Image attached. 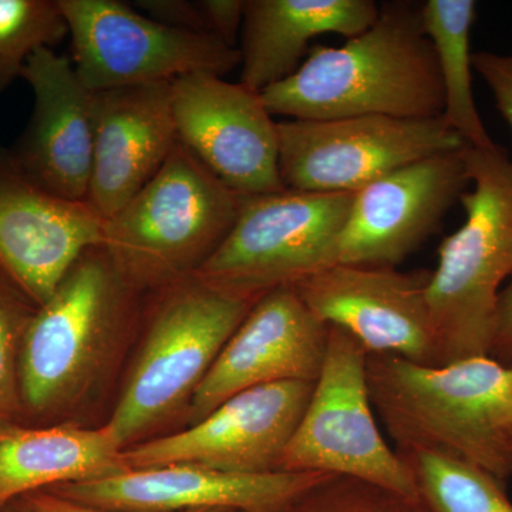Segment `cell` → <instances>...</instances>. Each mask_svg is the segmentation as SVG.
<instances>
[{"mask_svg":"<svg viewBox=\"0 0 512 512\" xmlns=\"http://www.w3.org/2000/svg\"><path fill=\"white\" fill-rule=\"evenodd\" d=\"M262 99L272 116L293 120L439 119L443 86L421 3H383L366 32L339 47H313L298 70Z\"/></svg>","mask_w":512,"mask_h":512,"instance_id":"6da1fadb","label":"cell"},{"mask_svg":"<svg viewBox=\"0 0 512 512\" xmlns=\"http://www.w3.org/2000/svg\"><path fill=\"white\" fill-rule=\"evenodd\" d=\"M373 409L397 443L461 458L505 483L512 477V372L490 356L426 366L367 355Z\"/></svg>","mask_w":512,"mask_h":512,"instance_id":"7a4b0ae2","label":"cell"},{"mask_svg":"<svg viewBox=\"0 0 512 512\" xmlns=\"http://www.w3.org/2000/svg\"><path fill=\"white\" fill-rule=\"evenodd\" d=\"M466 220L443 239L427 299L437 366L490 356L501 285L512 276V161L505 148H464Z\"/></svg>","mask_w":512,"mask_h":512,"instance_id":"3957f363","label":"cell"},{"mask_svg":"<svg viewBox=\"0 0 512 512\" xmlns=\"http://www.w3.org/2000/svg\"><path fill=\"white\" fill-rule=\"evenodd\" d=\"M241 200L178 141L156 177L104 222L103 247L131 284L163 288L217 251Z\"/></svg>","mask_w":512,"mask_h":512,"instance_id":"277c9868","label":"cell"},{"mask_svg":"<svg viewBox=\"0 0 512 512\" xmlns=\"http://www.w3.org/2000/svg\"><path fill=\"white\" fill-rule=\"evenodd\" d=\"M137 289L103 245L80 256L23 332L19 424L47 426L76 399L100 349L127 322Z\"/></svg>","mask_w":512,"mask_h":512,"instance_id":"5b68a950","label":"cell"},{"mask_svg":"<svg viewBox=\"0 0 512 512\" xmlns=\"http://www.w3.org/2000/svg\"><path fill=\"white\" fill-rule=\"evenodd\" d=\"M158 291L143 349L106 423L124 450L192 397L259 299L195 275Z\"/></svg>","mask_w":512,"mask_h":512,"instance_id":"8992f818","label":"cell"},{"mask_svg":"<svg viewBox=\"0 0 512 512\" xmlns=\"http://www.w3.org/2000/svg\"><path fill=\"white\" fill-rule=\"evenodd\" d=\"M353 195L284 190L242 197L227 238L194 275L261 298L335 265Z\"/></svg>","mask_w":512,"mask_h":512,"instance_id":"52a82bcc","label":"cell"},{"mask_svg":"<svg viewBox=\"0 0 512 512\" xmlns=\"http://www.w3.org/2000/svg\"><path fill=\"white\" fill-rule=\"evenodd\" d=\"M367 355L345 329L329 326L322 370L279 471L359 478L420 498L409 468L377 427Z\"/></svg>","mask_w":512,"mask_h":512,"instance_id":"ba28073f","label":"cell"},{"mask_svg":"<svg viewBox=\"0 0 512 512\" xmlns=\"http://www.w3.org/2000/svg\"><path fill=\"white\" fill-rule=\"evenodd\" d=\"M77 76L94 93L173 83L190 74L225 77L241 53L215 37L171 28L120 0H59Z\"/></svg>","mask_w":512,"mask_h":512,"instance_id":"9c48e42d","label":"cell"},{"mask_svg":"<svg viewBox=\"0 0 512 512\" xmlns=\"http://www.w3.org/2000/svg\"><path fill=\"white\" fill-rule=\"evenodd\" d=\"M286 190L355 192L384 175L467 146L443 119L387 116L278 121Z\"/></svg>","mask_w":512,"mask_h":512,"instance_id":"30bf717a","label":"cell"},{"mask_svg":"<svg viewBox=\"0 0 512 512\" xmlns=\"http://www.w3.org/2000/svg\"><path fill=\"white\" fill-rule=\"evenodd\" d=\"M312 382H279L229 397L194 426L124 450L131 470L187 464L238 474L279 471L313 392Z\"/></svg>","mask_w":512,"mask_h":512,"instance_id":"8fae6325","label":"cell"},{"mask_svg":"<svg viewBox=\"0 0 512 512\" xmlns=\"http://www.w3.org/2000/svg\"><path fill=\"white\" fill-rule=\"evenodd\" d=\"M178 141L232 191H284L279 173L278 121L262 94L215 74L171 83Z\"/></svg>","mask_w":512,"mask_h":512,"instance_id":"7c38bea8","label":"cell"},{"mask_svg":"<svg viewBox=\"0 0 512 512\" xmlns=\"http://www.w3.org/2000/svg\"><path fill=\"white\" fill-rule=\"evenodd\" d=\"M429 279L427 271L335 264L292 288L322 322L345 329L369 355L437 366Z\"/></svg>","mask_w":512,"mask_h":512,"instance_id":"4fadbf2b","label":"cell"},{"mask_svg":"<svg viewBox=\"0 0 512 512\" xmlns=\"http://www.w3.org/2000/svg\"><path fill=\"white\" fill-rule=\"evenodd\" d=\"M464 148L406 165L355 192L336 264L394 268L416 251L470 187Z\"/></svg>","mask_w":512,"mask_h":512,"instance_id":"5bb4252c","label":"cell"},{"mask_svg":"<svg viewBox=\"0 0 512 512\" xmlns=\"http://www.w3.org/2000/svg\"><path fill=\"white\" fill-rule=\"evenodd\" d=\"M104 222L89 202L37 187L0 151V275L33 308L84 252L103 245Z\"/></svg>","mask_w":512,"mask_h":512,"instance_id":"9a60e30c","label":"cell"},{"mask_svg":"<svg viewBox=\"0 0 512 512\" xmlns=\"http://www.w3.org/2000/svg\"><path fill=\"white\" fill-rule=\"evenodd\" d=\"M329 326L292 286L266 292L252 306L191 397L204 419L235 394L279 382L315 383L328 348Z\"/></svg>","mask_w":512,"mask_h":512,"instance_id":"2e32d148","label":"cell"},{"mask_svg":"<svg viewBox=\"0 0 512 512\" xmlns=\"http://www.w3.org/2000/svg\"><path fill=\"white\" fill-rule=\"evenodd\" d=\"M328 476L293 471L238 474L174 464L130 470L100 480L60 484L43 491L111 512H187L212 508L278 512Z\"/></svg>","mask_w":512,"mask_h":512,"instance_id":"e0dca14e","label":"cell"},{"mask_svg":"<svg viewBox=\"0 0 512 512\" xmlns=\"http://www.w3.org/2000/svg\"><path fill=\"white\" fill-rule=\"evenodd\" d=\"M22 79L35 97L28 127L10 160L37 187L70 201H87L93 170L96 93L72 60L55 49L30 57Z\"/></svg>","mask_w":512,"mask_h":512,"instance_id":"ac0fdd59","label":"cell"},{"mask_svg":"<svg viewBox=\"0 0 512 512\" xmlns=\"http://www.w3.org/2000/svg\"><path fill=\"white\" fill-rule=\"evenodd\" d=\"M177 143L171 83L96 93L87 202L110 220L156 177Z\"/></svg>","mask_w":512,"mask_h":512,"instance_id":"d6986e66","label":"cell"},{"mask_svg":"<svg viewBox=\"0 0 512 512\" xmlns=\"http://www.w3.org/2000/svg\"><path fill=\"white\" fill-rule=\"evenodd\" d=\"M379 13L373 0H245L239 83L262 94L298 70L312 39L325 33L352 39Z\"/></svg>","mask_w":512,"mask_h":512,"instance_id":"ffe728a7","label":"cell"},{"mask_svg":"<svg viewBox=\"0 0 512 512\" xmlns=\"http://www.w3.org/2000/svg\"><path fill=\"white\" fill-rule=\"evenodd\" d=\"M124 448L107 424L0 426V508L35 491L127 473Z\"/></svg>","mask_w":512,"mask_h":512,"instance_id":"44dd1931","label":"cell"},{"mask_svg":"<svg viewBox=\"0 0 512 512\" xmlns=\"http://www.w3.org/2000/svg\"><path fill=\"white\" fill-rule=\"evenodd\" d=\"M476 10L474 0H427L421 3V22L439 64L444 93L441 119L468 147L490 148L495 143L478 113L471 76L470 36Z\"/></svg>","mask_w":512,"mask_h":512,"instance_id":"7402d4cb","label":"cell"},{"mask_svg":"<svg viewBox=\"0 0 512 512\" xmlns=\"http://www.w3.org/2000/svg\"><path fill=\"white\" fill-rule=\"evenodd\" d=\"M430 512H512L504 483L461 458L427 448H397Z\"/></svg>","mask_w":512,"mask_h":512,"instance_id":"603a6c76","label":"cell"},{"mask_svg":"<svg viewBox=\"0 0 512 512\" xmlns=\"http://www.w3.org/2000/svg\"><path fill=\"white\" fill-rule=\"evenodd\" d=\"M69 35L59 0H0V93L22 79L30 57Z\"/></svg>","mask_w":512,"mask_h":512,"instance_id":"cb8c5ba5","label":"cell"},{"mask_svg":"<svg viewBox=\"0 0 512 512\" xmlns=\"http://www.w3.org/2000/svg\"><path fill=\"white\" fill-rule=\"evenodd\" d=\"M278 512H430L420 498L407 497L359 478L328 476Z\"/></svg>","mask_w":512,"mask_h":512,"instance_id":"d4e9b609","label":"cell"},{"mask_svg":"<svg viewBox=\"0 0 512 512\" xmlns=\"http://www.w3.org/2000/svg\"><path fill=\"white\" fill-rule=\"evenodd\" d=\"M35 311L0 275V426L20 423V343Z\"/></svg>","mask_w":512,"mask_h":512,"instance_id":"484cf974","label":"cell"},{"mask_svg":"<svg viewBox=\"0 0 512 512\" xmlns=\"http://www.w3.org/2000/svg\"><path fill=\"white\" fill-rule=\"evenodd\" d=\"M473 69L493 93L497 109L512 130V56L494 52L473 53Z\"/></svg>","mask_w":512,"mask_h":512,"instance_id":"4316f807","label":"cell"},{"mask_svg":"<svg viewBox=\"0 0 512 512\" xmlns=\"http://www.w3.org/2000/svg\"><path fill=\"white\" fill-rule=\"evenodd\" d=\"M134 8L171 28L187 30V32L208 33L207 23L202 15L200 3L190 0H137ZM214 37V36H212Z\"/></svg>","mask_w":512,"mask_h":512,"instance_id":"83f0119b","label":"cell"},{"mask_svg":"<svg viewBox=\"0 0 512 512\" xmlns=\"http://www.w3.org/2000/svg\"><path fill=\"white\" fill-rule=\"evenodd\" d=\"M208 33L238 49L244 25L245 0H198Z\"/></svg>","mask_w":512,"mask_h":512,"instance_id":"f1b7e54d","label":"cell"},{"mask_svg":"<svg viewBox=\"0 0 512 512\" xmlns=\"http://www.w3.org/2000/svg\"><path fill=\"white\" fill-rule=\"evenodd\" d=\"M490 357L501 365L512 366V276L511 281L501 289L498 298Z\"/></svg>","mask_w":512,"mask_h":512,"instance_id":"f546056e","label":"cell"},{"mask_svg":"<svg viewBox=\"0 0 512 512\" xmlns=\"http://www.w3.org/2000/svg\"><path fill=\"white\" fill-rule=\"evenodd\" d=\"M25 503L35 512H111L97 510V508L86 507V505L73 503L66 498L57 497L47 491H35L22 497ZM187 512H235L224 510V508H212V510H197Z\"/></svg>","mask_w":512,"mask_h":512,"instance_id":"4dcf8cb0","label":"cell"},{"mask_svg":"<svg viewBox=\"0 0 512 512\" xmlns=\"http://www.w3.org/2000/svg\"><path fill=\"white\" fill-rule=\"evenodd\" d=\"M0 512H35L32 508L29 507L28 504L25 503L23 498H18V500L10 501L9 504H6L5 507L0 508Z\"/></svg>","mask_w":512,"mask_h":512,"instance_id":"1f68e13d","label":"cell"},{"mask_svg":"<svg viewBox=\"0 0 512 512\" xmlns=\"http://www.w3.org/2000/svg\"><path fill=\"white\" fill-rule=\"evenodd\" d=\"M505 426H507L508 439H510L512 446V396L510 400V406H508L507 421H505Z\"/></svg>","mask_w":512,"mask_h":512,"instance_id":"d6a6232c","label":"cell"},{"mask_svg":"<svg viewBox=\"0 0 512 512\" xmlns=\"http://www.w3.org/2000/svg\"><path fill=\"white\" fill-rule=\"evenodd\" d=\"M510 369H511V372H512V366L510 367Z\"/></svg>","mask_w":512,"mask_h":512,"instance_id":"836d02e7","label":"cell"}]
</instances>
